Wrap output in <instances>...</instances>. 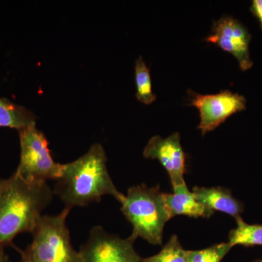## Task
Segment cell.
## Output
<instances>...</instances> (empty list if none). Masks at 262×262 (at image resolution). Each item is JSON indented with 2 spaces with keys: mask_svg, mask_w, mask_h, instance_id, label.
Returning a JSON list of instances; mask_svg holds the SVG:
<instances>
[{
  "mask_svg": "<svg viewBox=\"0 0 262 262\" xmlns=\"http://www.w3.org/2000/svg\"><path fill=\"white\" fill-rule=\"evenodd\" d=\"M53 191L70 209L100 202L105 195L122 203L125 196L115 187L108 171L106 151L98 143L78 159L63 164L61 177Z\"/></svg>",
  "mask_w": 262,
  "mask_h": 262,
  "instance_id": "obj_1",
  "label": "cell"
},
{
  "mask_svg": "<svg viewBox=\"0 0 262 262\" xmlns=\"http://www.w3.org/2000/svg\"><path fill=\"white\" fill-rule=\"evenodd\" d=\"M18 134L20 155L15 175L36 184L59 179L63 165L53 160L47 139L42 131L33 126L18 131Z\"/></svg>",
  "mask_w": 262,
  "mask_h": 262,
  "instance_id": "obj_5",
  "label": "cell"
},
{
  "mask_svg": "<svg viewBox=\"0 0 262 262\" xmlns=\"http://www.w3.org/2000/svg\"><path fill=\"white\" fill-rule=\"evenodd\" d=\"M251 39V35L248 29L239 20L224 15L214 22L211 34L205 40L231 53L238 61L239 68L246 71L253 66L249 53Z\"/></svg>",
  "mask_w": 262,
  "mask_h": 262,
  "instance_id": "obj_8",
  "label": "cell"
},
{
  "mask_svg": "<svg viewBox=\"0 0 262 262\" xmlns=\"http://www.w3.org/2000/svg\"><path fill=\"white\" fill-rule=\"evenodd\" d=\"M232 248V246L227 242L201 250L189 251L187 262H222Z\"/></svg>",
  "mask_w": 262,
  "mask_h": 262,
  "instance_id": "obj_16",
  "label": "cell"
},
{
  "mask_svg": "<svg viewBox=\"0 0 262 262\" xmlns=\"http://www.w3.org/2000/svg\"><path fill=\"white\" fill-rule=\"evenodd\" d=\"M70 210L65 208L58 214L42 215L39 219L32 232V244L27 247L37 262H82L67 225Z\"/></svg>",
  "mask_w": 262,
  "mask_h": 262,
  "instance_id": "obj_4",
  "label": "cell"
},
{
  "mask_svg": "<svg viewBox=\"0 0 262 262\" xmlns=\"http://www.w3.org/2000/svg\"><path fill=\"white\" fill-rule=\"evenodd\" d=\"M136 97L139 102L151 104L157 99L153 94L151 75L149 68L142 57L139 56L135 63Z\"/></svg>",
  "mask_w": 262,
  "mask_h": 262,
  "instance_id": "obj_14",
  "label": "cell"
},
{
  "mask_svg": "<svg viewBox=\"0 0 262 262\" xmlns=\"http://www.w3.org/2000/svg\"><path fill=\"white\" fill-rule=\"evenodd\" d=\"M135 239L122 238L106 232L101 226L90 231L87 242L81 246L82 262H142L134 248Z\"/></svg>",
  "mask_w": 262,
  "mask_h": 262,
  "instance_id": "obj_6",
  "label": "cell"
},
{
  "mask_svg": "<svg viewBox=\"0 0 262 262\" xmlns=\"http://www.w3.org/2000/svg\"><path fill=\"white\" fill-rule=\"evenodd\" d=\"M37 117L28 108L5 98H0V127L20 131L36 126Z\"/></svg>",
  "mask_w": 262,
  "mask_h": 262,
  "instance_id": "obj_12",
  "label": "cell"
},
{
  "mask_svg": "<svg viewBox=\"0 0 262 262\" xmlns=\"http://www.w3.org/2000/svg\"><path fill=\"white\" fill-rule=\"evenodd\" d=\"M146 159L157 160L163 165L169 176L172 187L185 184L187 155L181 144L179 133H173L167 138L151 137L143 151Z\"/></svg>",
  "mask_w": 262,
  "mask_h": 262,
  "instance_id": "obj_9",
  "label": "cell"
},
{
  "mask_svg": "<svg viewBox=\"0 0 262 262\" xmlns=\"http://www.w3.org/2000/svg\"><path fill=\"white\" fill-rule=\"evenodd\" d=\"M20 256H21L20 262H37L33 258L32 254L29 252L27 248L24 251H20Z\"/></svg>",
  "mask_w": 262,
  "mask_h": 262,
  "instance_id": "obj_18",
  "label": "cell"
},
{
  "mask_svg": "<svg viewBox=\"0 0 262 262\" xmlns=\"http://www.w3.org/2000/svg\"><path fill=\"white\" fill-rule=\"evenodd\" d=\"M237 227L229 234L228 243L232 247L235 246H262V225H250L242 217L236 220Z\"/></svg>",
  "mask_w": 262,
  "mask_h": 262,
  "instance_id": "obj_13",
  "label": "cell"
},
{
  "mask_svg": "<svg viewBox=\"0 0 262 262\" xmlns=\"http://www.w3.org/2000/svg\"><path fill=\"white\" fill-rule=\"evenodd\" d=\"M191 105L200 113L201 122L198 129L203 136L220 126L234 114L246 110V98L229 90L216 94L201 95L191 92Z\"/></svg>",
  "mask_w": 262,
  "mask_h": 262,
  "instance_id": "obj_7",
  "label": "cell"
},
{
  "mask_svg": "<svg viewBox=\"0 0 262 262\" xmlns=\"http://www.w3.org/2000/svg\"><path fill=\"white\" fill-rule=\"evenodd\" d=\"M173 189V193H164V201L170 220L177 215L209 219L214 214L196 200L186 183Z\"/></svg>",
  "mask_w": 262,
  "mask_h": 262,
  "instance_id": "obj_10",
  "label": "cell"
},
{
  "mask_svg": "<svg viewBox=\"0 0 262 262\" xmlns=\"http://www.w3.org/2000/svg\"><path fill=\"white\" fill-rule=\"evenodd\" d=\"M5 179H3L0 177V191H1L2 188H3V185H4Z\"/></svg>",
  "mask_w": 262,
  "mask_h": 262,
  "instance_id": "obj_20",
  "label": "cell"
},
{
  "mask_svg": "<svg viewBox=\"0 0 262 262\" xmlns=\"http://www.w3.org/2000/svg\"><path fill=\"white\" fill-rule=\"evenodd\" d=\"M54 193L48 183L27 182L13 173L0 191V246L12 244L18 234L35 228Z\"/></svg>",
  "mask_w": 262,
  "mask_h": 262,
  "instance_id": "obj_2",
  "label": "cell"
},
{
  "mask_svg": "<svg viewBox=\"0 0 262 262\" xmlns=\"http://www.w3.org/2000/svg\"><path fill=\"white\" fill-rule=\"evenodd\" d=\"M192 192L196 200L213 213L222 212L237 220L244 211V204L236 199L227 188L195 187Z\"/></svg>",
  "mask_w": 262,
  "mask_h": 262,
  "instance_id": "obj_11",
  "label": "cell"
},
{
  "mask_svg": "<svg viewBox=\"0 0 262 262\" xmlns=\"http://www.w3.org/2000/svg\"><path fill=\"white\" fill-rule=\"evenodd\" d=\"M189 251L184 249L177 235L173 234L161 251L147 258L142 262H187Z\"/></svg>",
  "mask_w": 262,
  "mask_h": 262,
  "instance_id": "obj_15",
  "label": "cell"
},
{
  "mask_svg": "<svg viewBox=\"0 0 262 262\" xmlns=\"http://www.w3.org/2000/svg\"><path fill=\"white\" fill-rule=\"evenodd\" d=\"M251 11L259 20L262 29V0H253Z\"/></svg>",
  "mask_w": 262,
  "mask_h": 262,
  "instance_id": "obj_17",
  "label": "cell"
},
{
  "mask_svg": "<svg viewBox=\"0 0 262 262\" xmlns=\"http://www.w3.org/2000/svg\"><path fill=\"white\" fill-rule=\"evenodd\" d=\"M253 262H262V259L257 260V261H253Z\"/></svg>",
  "mask_w": 262,
  "mask_h": 262,
  "instance_id": "obj_21",
  "label": "cell"
},
{
  "mask_svg": "<svg viewBox=\"0 0 262 262\" xmlns=\"http://www.w3.org/2000/svg\"><path fill=\"white\" fill-rule=\"evenodd\" d=\"M0 262H11L7 253H5V248L0 246Z\"/></svg>",
  "mask_w": 262,
  "mask_h": 262,
  "instance_id": "obj_19",
  "label": "cell"
},
{
  "mask_svg": "<svg viewBox=\"0 0 262 262\" xmlns=\"http://www.w3.org/2000/svg\"><path fill=\"white\" fill-rule=\"evenodd\" d=\"M121 211L133 227L130 237L155 246L163 244L164 229L170 220L160 186H133L121 203Z\"/></svg>",
  "mask_w": 262,
  "mask_h": 262,
  "instance_id": "obj_3",
  "label": "cell"
}]
</instances>
